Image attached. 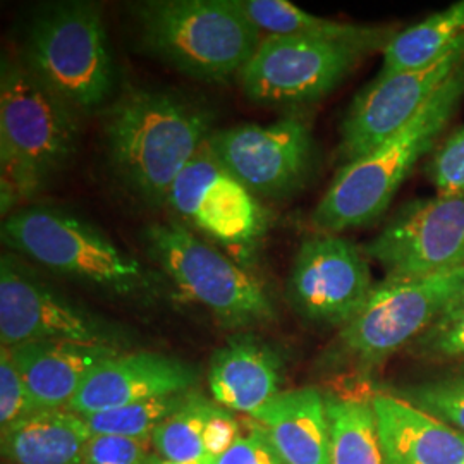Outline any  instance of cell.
<instances>
[{
    "mask_svg": "<svg viewBox=\"0 0 464 464\" xmlns=\"http://www.w3.org/2000/svg\"><path fill=\"white\" fill-rule=\"evenodd\" d=\"M199 100L160 88H130L103 116L105 151L117 178L140 198L160 205L212 130Z\"/></svg>",
    "mask_w": 464,
    "mask_h": 464,
    "instance_id": "obj_1",
    "label": "cell"
},
{
    "mask_svg": "<svg viewBox=\"0 0 464 464\" xmlns=\"http://www.w3.org/2000/svg\"><path fill=\"white\" fill-rule=\"evenodd\" d=\"M80 112L44 83L23 59L0 71L2 214L36 195L78 149Z\"/></svg>",
    "mask_w": 464,
    "mask_h": 464,
    "instance_id": "obj_2",
    "label": "cell"
},
{
    "mask_svg": "<svg viewBox=\"0 0 464 464\" xmlns=\"http://www.w3.org/2000/svg\"><path fill=\"white\" fill-rule=\"evenodd\" d=\"M464 100V63L398 133L365 157L339 167L312 214L316 232L341 234L377 222L421 157L437 149Z\"/></svg>",
    "mask_w": 464,
    "mask_h": 464,
    "instance_id": "obj_3",
    "label": "cell"
},
{
    "mask_svg": "<svg viewBox=\"0 0 464 464\" xmlns=\"http://www.w3.org/2000/svg\"><path fill=\"white\" fill-rule=\"evenodd\" d=\"M138 26L150 55L205 83L239 78L262 42L236 0L147 2Z\"/></svg>",
    "mask_w": 464,
    "mask_h": 464,
    "instance_id": "obj_4",
    "label": "cell"
},
{
    "mask_svg": "<svg viewBox=\"0 0 464 464\" xmlns=\"http://www.w3.org/2000/svg\"><path fill=\"white\" fill-rule=\"evenodd\" d=\"M396 34L391 26H363L351 36H266L237 80L255 103H315Z\"/></svg>",
    "mask_w": 464,
    "mask_h": 464,
    "instance_id": "obj_5",
    "label": "cell"
},
{
    "mask_svg": "<svg viewBox=\"0 0 464 464\" xmlns=\"http://www.w3.org/2000/svg\"><path fill=\"white\" fill-rule=\"evenodd\" d=\"M21 59L80 114L112 97L116 67L102 13L90 2L42 9L30 23Z\"/></svg>",
    "mask_w": 464,
    "mask_h": 464,
    "instance_id": "obj_6",
    "label": "cell"
},
{
    "mask_svg": "<svg viewBox=\"0 0 464 464\" xmlns=\"http://www.w3.org/2000/svg\"><path fill=\"white\" fill-rule=\"evenodd\" d=\"M464 285V268L375 284L358 315L339 329L325 365L368 373L413 344Z\"/></svg>",
    "mask_w": 464,
    "mask_h": 464,
    "instance_id": "obj_7",
    "label": "cell"
},
{
    "mask_svg": "<svg viewBox=\"0 0 464 464\" xmlns=\"http://www.w3.org/2000/svg\"><path fill=\"white\" fill-rule=\"evenodd\" d=\"M7 246L59 276L130 296L149 287L143 266L103 232L49 207H28L4 220Z\"/></svg>",
    "mask_w": 464,
    "mask_h": 464,
    "instance_id": "obj_8",
    "label": "cell"
},
{
    "mask_svg": "<svg viewBox=\"0 0 464 464\" xmlns=\"http://www.w3.org/2000/svg\"><path fill=\"white\" fill-rule=\"evenodd\" d=\"M151 258L184 296L232 331L272 324L277 308L266 285L229 256L178 222L153 224L145 232Z\"/></svg>",
    "mask_w": 464,
    "mask_h": 464,
    "instance_id": "obj_9",
    "label": "cell"
},
{
    "mask_svg": "<svg viewBox=\"0 0 464 464\" xmlns=\"http://www.w3.org/2000/svg\"><path fill=\"white\" fill-rule=\"evenodd\" d=\"M208 147L255 197L287 198L315 172V138L310 122L301 116L218 130L208 138Z\"/></svg>",
    "mask_w": 464,
    "mask_h": 464,
    "instance_id": "obj_10",
    "label": "cell"
},
{
    "mask_svg": "<svg viewBox=\"0 0 464 464\" xmlns=\"http://www.w3.org/2000/svg\"><path fill=\"white\" fill-rule=\"evenodd\" d=\"M363 251L387 279L464 268V193L404 203Z\"/></svg>",
    "mask_w": 464,
    "mask_h": 464,
    "instance_id": "obj_11",
    "label": "cell"
},
{
    "mask_svg": "<svg viewBox=\"0 0 464 464\" xmlns=\"http://www.w3.org/2000/svg\"><path fill=\"white\" fill-rule=\"evenodd\" d=\"M373 287L363 249L341 234L315 232L299 245L285 296L303 320L343 329L365 306Z\"/></svg>",
    "mask_w": 464,
    "mask_h": 464,
    "instance_id": "obj_12",
    "label": "cell"
},
{
    "mask_svg": "<svg viewBox=\"0 0 464 464\" xmlns=\"http://www.w3.org/2000/svg\"><path fill=\"white\" fill-rule=\"evenodd\" d=\"M0 341L16 348L38 341H72L121 349L114 325L64 298L13 255L0 260Z\"/></svg>",
    "mask_w": 464,
    "mask_h": 464,
    "instance_id": "obj_13",
    "label": "cell"
},
{
    "mask_svg": "<svg viewBox=\"0 0 464 464\" xmlns=\"http://www.w3.org/2000/svg\"><path fill=\"white\" fill-rule=\"evenodd\" d=\"M464 36L429 66L375 78L354 97L341 124L335 159L343 166L379 149L463 66Z\"/></svg>",
    "mask_w": 464,
    "mask_h": 464,
    "instance_id": "obj_14",
    "label": "cell"
},
{
    "mask_svg": "<svg viewBox=\"0 0 464 464\" xmlns=\"http://www.w3.org/2000/svg\"><path fill=\"white\" fill-rule=\"evenodd\" d=\"M167 203L226 245H249L266 231L262 203L217 160L208 141L172 184Z\"/></svg>",
    "mask_w": 464,
    "mask_h": 464,
    "instance_id": "obj_15",
    "label": "cell"
},
{
    "mask_svg": "<svg viewBox=\"0 0 464 464\" xmlns=\"http://www.w3.org/2000/svg\"><path fill=\"white\" fill-rule=\"evenodd\" d=\"M197 370L159 353H119L97 366L67 410L86 416L149 399L191 392Z\"/></svg>",
    "mask_w": 464,
    "mask_h": 464,
    "instance_id": "obj_16",
    "label": "cell"
},
{
    "mask_svg": "<svg viewBox=\"0 0 464 464\" xmlns=\"http://www.w3.org/2000/svg\"><path fill=\"white\" fill-rule=\"evenodd\" d=\"M284 360L279 349L251 332L231 337L212 354L208 387L217 404L253 415L281 392Z\"/></svg>",
    "mask_w": 464,
    "mask_h": 464,
    "instance_id": "obj_17",
    "label": "cell"
},
{
    "mask_svg": "<svg viewBox=\"0 0 464 464\" xmlns=\"http://www.w3.org/2000/svg\"><path fill=\"white\" fill-rule=\"evenodd\" d=\"M385 464H464V433L416 408L410 401L372 396Z\"/></svg>",
    "mask_w": 464,
    "mask_h": 464,
    "instance_id": "obj_18",
    "label": "cell"
},
{
    "mask_svg": "<svg viewBox=\"0 0 464 464\" xmlns=\"http://www.w3.org/2000/svg\"><path fill=\"white\" fill-rule=\"evenodd\" d=\"M36 411L67 408L92 372L121 349L72 341H38L9 348Z\"/></svg>",
    "mask_w": 464,
    "mask_h": 464,
    "instance_id": "obj_19",
    "label": "cell"
},
{
    "mask_svg": "<svg viewBox=\"0 0 464 464\" xmlns=\"http://www.w3.org/2000/svg\"><path fill=\"white\" fill-rule=\"evenodd\" d=\"M284 464H329L327 399L315 387L281 391L249 415Z\"/></svg>",
    "mask_w": 464,
    "mask_h": 464,
    "instance_id": "obj_20",
    "label": "cell"
},
{
    "mask_svg": "<svg viewBox=\"0 0 464 464\" xmlns=\"http://www.w3.org/2000/svg\"><path fill=\"white\" fill-rule=\"evenodd\" d=\"M92 435L83 416L42 410L2 430V456L7 464H83Z\"/></svg>",
    "mask_w": 464,
    "mask_h": 464,
    "instance_id": "obj_21",
    "label": "cell"
},
{
    "mask_svg": "<svg viewBox=\"0 0 464 464\" xmlns=\"http://www.w3.org/2000/svg\"><path fill=\"white\" fill-rule=\"evenodd\" d=\"M464 36V0L433 13L391 38L383 49L379 78L429 66Z\"/></svg>",
    "mask_w": 464,
    "mask_h": 464,
    "instance_id": "obj_22",
    "label": "cell"
},
{
    "mask_svg": "<svg viewBox=\"0 0 464 464\" xmlns=\"http://www.w3.org/2000/svg\"><path fill=\"white\" fill-rule=\"evenodd\" d=\"M329 464H385L372 398L327 399Z\"/></svg>",
    "mask_w": 464,
    "mask_h": 464,
    "instance_id": "obj_23",
    "label": "cell"
},
{
    "mask_svg": "<svg viewBox=\"0 0 464 464\" xmlns=\"http://www.w3.org/2000/svg\"><path fill=\"white\" fill-rule=\"evenodd\" d=\"M216 401L198 392H189L183 406L153 431L151 449L172 463L197 464L214 461L203 446V430Z\"/></svg>",
    "mask_w": 464,
    "mask_h": 464,
    "instance_id": "obj_24",
    "label": "cell"
},
{
    "mask_svg": "<svg viewBox=\"0 0 464 464\" xmlns=\"http://www.w3.org/2000/svg\"><path fill=\"white\" fill-rule=\"evenodd\" d=\"M249 23L266 36H351L362 24L314 16L285 0H236Z\"/></svg>",
    "mask_w": 464,
    "mask_h": 464,
    "instance_id": "obj_25",
    "label": "cell"
},
{
    "mask_svg": "<svg viewBox=\"0 0 464 464\" xmlns=\"http://www.w3.org/2000/svg\"><path fill=\"white\" fill-rule=\"evenodd\" d=\"M189 392L149 399L114 410L83 416L93 435H121L131 439H150L169 416L183 406Z\"/></svg>",
    "mask_w": 464,
    "mask_h": 464,
    "instance_id": "obj_26",
    "label": "cell"
},
{
    "mask_svg": "<svg viewBox=\"0 0 464 464\" xmlns=\"http://www.w3.org/2000/svg\"><path fill=\"white\" fill-rule=\"evenodd\" d=\"M402 399L464 433V373L425 382L402 391Z\"/></svg>",
    "mask_w": 464,
    "mask_h": 464,
    "instance_id": "obj_27",
    "label": "cell"
},
{
    "mask_svg": "<svg viewBox=\"0 0 464 464\" xmlns=\"http://www.w3.org/2000/svg\"><path fill=\"white\" fill-rule=\"evenodd\" d=\"M425 172L437 193H464V128L456 130L431 151Z\"/></svg>",
    "mask_w": 464,
    "mask_h": 464,
    "instance_id": "obj_28",
    "label": "cell"
},
{
    "mask_svg": "<svg viewBox=\"0 0 464 464\" xmlns=\"http://www.w3.org/2000/svg\"><path fill=\"white\" fill-rule=\"evenodd\" d=\"M36 413L26 382L19 373L9 348L0 351V429L5 430L17 421Z\"/></svg>",
    "mask_w": 464,
    "mask_h": 464,
    "instance_id": "obj_29",
    "label": "cell"
},
{
    "mask_svg": "<svg viewBox=\"0 0 464 464\" xmlns=\"http://www.w3.org/2000/svg\"><path fill=\"white\" fill-rule=\"evenodd\" d=\"M150 448V439L92 435L84 448L83 464H147Z\"/></svg>",
    "mask_w": 464,
    "mask_h": 464,
    "instance_id": "obj_30",
    "label": "cell"
},
{
    "mask_svg": "<svg viewBox=\"0 0 464 464\" xmlns=\"http://www.w3.org/2000/svg\"><path fill=\"white\" fill-rule=\"evenodd\" d=\"M411 351L427 360L464 358V315L446 324H433L411 344Z\"/></svg>",
    "mask_w": 464,
    "mask_h": 464,
    "instance_id": "obj_31",
    "label": "cell"
},
{
    "mask_svg": "<svg viewBox=\"0 0 464 464\" xmlns=\"http://www.w3.org/2000/svg\"><path fill=\"white\" fill-rule=\"evenodd\" d=\"M216 464H284V461L270 444L266 430L248 418L246 429L239 431L236 442L217 459Z\"/></svg>",
    "mask_w": 464,
    "mask_h": 464,
    "instance_id": "obj_32",
    "label": "cell"
},
{
    "mask_svg": "<svg viewBox=\"0 0 464 464\" xmlns=\"http://www.w3.org/2000/svg\"><path fill=\"white\" fill-rule=\"evenodd\" d=\"M239 431L241 427L232 411L216 402L208 413L203 430V446L207 456L217 461L236 442Z\"/></svg>",
    "mask_w": 464,
    "mask_h": 464,
    "instance_id": "obj_33",
    "label": "cell"
},
{
    "mask_svg": "<svg viewBox=\"0 0 464 464\" xmlns=\"http://www.w3.org/2000/svg\"><path fill=\"white\" fill-rule=\"evenodd\" d=\"M464 315V285L459 289V293L454 296V298L449 301L448 306H446V310H444V314L440 315V318L435 322V324H446V322H450V320H456V318H459V316Z\"/></svg>",
    "mask_w": 464,
    "mask_h": 464,
    "instance_id": "obj_34",
    "label": "cell"
},
{
    "mask_svg": "<svg viewBox=\"0 0 464 464\" xmlns=\"http://www.w3.org/2000/svg\"><path fill=\"white\" fill-rule=\"evenodd\" d=\"M147 464H181V463H172V461H167V459H162V458H159L155 452L150 456L149 463ZM197 464H216V461H207V463H197Z\"/></svg>",
    "mask_w": 464,
    "mask_h": 464,
    "instance_id": "obj_35",
    "label": "cell"
}]
</instances>
